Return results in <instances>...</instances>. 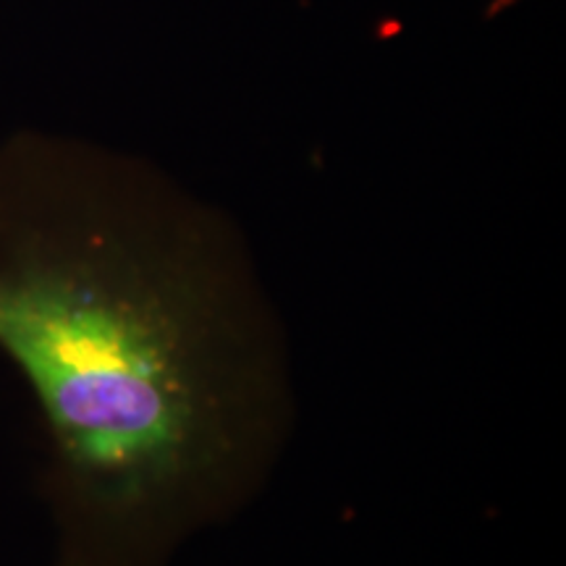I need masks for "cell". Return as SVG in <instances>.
I'll use <instances>...</instances> for the list:
<instances>
[{"label": "cell", "mask_w": 566, "mask_h": 566, "mask_svg": "<svg viewBox=\"0 0 566 566\" xmlns=\"http://www.w3.org/2000/svg\"><path fill=\"white\" fill-rule=\"evenodd\" d=\"M0 354L45 424L59 566H176L292 443L271 283L229 226L160 192L0 200Z\"/></svg>", "instance_id": "cell-1"}]
</instances>
